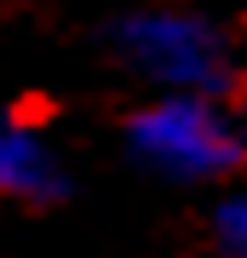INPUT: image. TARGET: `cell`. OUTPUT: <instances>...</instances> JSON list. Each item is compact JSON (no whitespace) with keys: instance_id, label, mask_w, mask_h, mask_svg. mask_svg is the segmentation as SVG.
I'll use <instances>...</instances> for the list:
<instances>
[{"instance_id":"1","label":"cell","mask_w":247,"mask_h":258,"mask_svg":"<svg viewBox=\"0 0 247 258\" xmlns=\"http://www.w3.org/2000/svg\"><path fill=\"white\" fill-rule=\"evenodd\" d=\"M132 155L161 178H178V184H202V178H219L241 161V120H224L202 92H167L156 103L132 115L127 126Z\"/></svg>"},{"instance_id":"2","label":"cell","mask_w":247,"mask_h":258,"mask_svg":"<svg viewBox=\"0 0 247 258\" xmlns=\"http://www.w3.org/2000/svg\"><path fill=\"white\" fill-rule=\"evenodd\" d=\"M115 52L156 86H178V92H219L230 81V52L224 35L195 12L178 6H150L115 23Z\"/></svg>"},{"instance_id":"3","label":"cell","mask_w":247,"mask_h":258,"mask_svg":"<svg viewBox=\"0 0 247 258\" xmlns=\"http://www.w3.org/2000/svg\"><path fill=\"white\" fill-rule=\"evenodd\" d=\"M0 195L12 201H52L64 195V172H58L52 149L40 144L35 126L0 115Z\"/></svg>"},{"instance_id":"4","label":"cell","mask_w":247,"mask_h":258,"mask_svg":"<svg viewBox=\"0 0 247 258\" xmlns=\"http://www.w3.org/2000/svg\"><path fill=\"white\" fill-rule=\"evenodd\" d=\"M219 247L230 258H247V195H230L219 207Z\"/></svg>"},{"instance_id":"5","label":"cell","mask_w":247,"mask_h":258,"mask_svg":"<svg viewBox=\"0 0 247 258\" xmlns=\"http://www.w3.org/2000/svg\"><path fill=\"white\" fill-rule=\"evenodd\" d=\"M241 138H247V98H241Z\"/></svg>"}]
</instances>
